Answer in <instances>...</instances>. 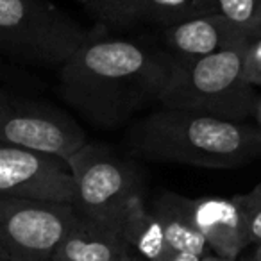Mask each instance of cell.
<instances>
[{
  "instance_id": "9c48e42d",
  "label": "cell",
  "mask_w": 261,
  "mask_h": 261,
  "mask_svg": "<svg viewBox=\"0 0 261 261\" xmlns=\"http://www.w3.org/2000/svg\"><path fill=\"white\" fill-rule=\"evenodd\" d=\"M249 41L250 38L242 29L224 16L211 13L163 29L160 45L175 61H192L229 48L245 47Z\"/></svg>"
},
{
  "instance_id": "cb8c5ba5",
  "label": "cell",
  "mask_w": 261,
  "mask_h": 261,
  "mask_svg": "<svg viewBox=\"0 0 261 261\" xmlns=\"http://www.w3.org/2000/svg\"><path fill=\"white\" fill-rule=\"evenodd\" d=\"M257 34H261V16H259V25H257Z\"/></svg>"
},
{
  "instance_id": "7402d4cb",
  "label": "cell",
  "mask_w": 261,
  "mask_h": 261,
  "mask_svg": "<svg viewBox=\"0 0 261 261\" xmlns=\"http://www.w3.org/2000/svg\"><path fill=\"white\" fill-rule=\"evenodd\" d=\"M202 261H234V259H225V257H218L215 254H207V256L202 257Z\"/></svg>"
},
{
  "instance_id": "9a60e30c",
  "label": "cell",
  "mask_w": 261,
  "mask_h": 261,
  "mask_svg": "<svg viewBox=\"0 0 261 261\" xmlns=\"http://www.w3.org/2000/svg\"><path fill=\"white\" fill-rule=\"evenodd\" d=\"M88 8L100 22L116 29L143 22V0H90Z\"/></svg>"
},
{
  "instance_id": "30bf717a",
  "label": "cell",
  "mask_w": 261,
  "mask_h": 261,
  "mask_svg": "<svg viewBox=\"0 0 261 261\" xmlns=\"http://www.w3.org/2000/svg\"><path fill=\"white\" fill-rule=\"evenodd\" d=\"M192 215L195 227L215 256L238 261L243 250L250 247L242 213L232 197L192 199Z\"/></svg>"
},
{
  "instance_id": "8992f818",
  "label": "cell",
  "mask_w": 261,
  "mask_h": 261,
  "mask_svg": "<svg viewBox=\"0 0 261 261\" xmlns=\"http://www.w3.org/2000/svg\"><path fill=\"white\" fill-rule=\"evenodd\" d=\"M73 116L36 98L0 90V143L68 160L86 143Z\"/></svg>"
},
{
  "instance_id": "ac0fdd59",
  "label": "cell",
  "mask_w": 261,
  "mask_h": 261,
  "mask_svg": "<svg viewBox=\"0 0 261 261\" xmlns=\"http://www.w3.org/2000/svg\"><path fill=\"white\" fill-rule=\"evenodd\" d=\"M243 79L250 86H261V34L247 43L243 52Z\"/></svg>"
},
{
  "instance_id": "8fae6325",
  "label": "cell",
  "mask_w": 261,
  "mask_h": 261,
  "mask_svg": "<svg viewBox=\"0 0 261 261\" xmlns=\"http://www.w3.org/2000/svg\"><path fill=\"white\" fill-rule=\"evenodd\" d=\"M127 254L118 231L77 213L50 261H120Z\"/></svg>"
},
{
  "instance_id": "3957f363",
  "label": "cell",
  "mask_w": 261,
  "mask_h": 261,
  "mask_svg": "<svg viewBox=\"0 0 261 261\" xmlns=\"http://www.w3.org/2000/svg\"><path fill=\"white\" fill-rule=\"evenodd\" d=\"M245 47L192 61L174 59L170 79L158 104L231 122H245L254 116L257 95L243 79Z\"/></svg>"
},
{
  "instance_id": "277c9868",
  "label": "cell",
  "mask_w": 261,
  "mask_h": 261,
  "mask_svg": "<svg viewBox=\"0 0 261 261\" xmlns=\"http://www.w3.org/2000/svg\"><path fill=\"white\" fill-rule=\"evenodd\" d=\"M90 38L45 0H0V48L15 61L61 66Z\"/></svg>"
},
{
  "instance_id": "5bb4252c",
  "label": "cell",
  "mask_w": 261,
  "mask_h": 261,
  "mask_svg": "<svg viewBox=\"0 0 261 261\" xmlns=\"http://www.w3.org/2000/svg\"><path fill=\"white\" fill-rule=\"evenodd\" d=\"M213 13V0H143V22L167 29Z\"/></svg>"
},
{
  "instance_id": "44dd1931",
  "label": "cell",
  "mask_w": 261,
  "mask_h": 261,
  "mask_svg": "<svg viewBox=\"0 0 261 261\" xmlns=\"http://www.w3.org/2000/svg\"><path fill=\"white\" fill-rule=\"evenodd\" d=\"M238 261H261V252H257V250H252V254L247 257H240Z\"/></svg>"
},
{
  "instance_id": "7a4b0ae2",
  "label": "cell",
  "mask_w": 261,
  "mask_h": 261,
  "mask_svg": "<svg viewBox=\"0 0 261 261\" xmlns=\"http://www.w3.org/2000/svg\"><path fill=\"white\" fill-rule=\"evenodd\" d=\"M123 142L130 156L217 170L261 158V130L256 125L165 106L130 123Z\"/></svg>"
},
{
  "instance_id": "7c38bea8",
  "label": "cell",
  "mask_w": 261,
  "mask_h": 261,
  "mask_svg": "<svg viewBox=\"0 0 261 261\" xmlns=\"http://www.w3.org/2000/svg\"><path fill=\"white\" fill-rule=\"evenodd\" d=\"M150 211L160 220L170 250L197 254L200 257L211 254L193 222L192 199L174 192H163L154 199Z\"/></svg>"
},
{
  "instance_id": "d6986e66",
  "label": "cell",
  "mask_w": 261,
  "mask_h": 261,
  "mask_svg": "<svg viewBox=\"0 0 261 261\" xmlns=\"http://www.w3.org/2000/svg\"><path fill=\"white\" fill-rule=\"evenodd\" d=\"M163 261H202V257L197 256V254H190V252H174L170 250L168 256Z\"/></svg>"
},
{
  "instance_id": "52a82bcc",
  "label": "cell",
  "mask_w": 261,
  "mask_h": 261,
  "mask_svg": "<svg viewBox=\"0 0 261 261\" xmlns=\"http://www.w3.org/2000/svg\"><path fill=\"white\" fill-rule=\"evenodd\" d=\"M75 215L72 204L0 197V261H50Z\"/></svg>"
},
{
  "instance_id": "603a6c76",
  "label": "cell",
  "mask_w": 261,
  "mask_h": 261,
  "mask_svg": "<svg viewBox=\"0 0 261 261\" xmlns=\"http://www.w3.org/2000/svg\"><path fill=\"white\" fill-rule=\"evenodd\" d=\"M120 261H142V259H140V257H136L135 254H127V256H123Z\"/></svg>"
},
{
  "instance_id": "2e32d148",
  "label": "cell",
  "mask_w": 261,
  "mask_h": 261,
  "mask_svg": "<svg viewBox=\"0 0 261 261\" xmlns=\"http://www.w3.org/2000/svg\"><path fill=\"white\" fill-rule=\"evenodd\" d=\"M213 13L242 29L250 40L259 36L257 25L261 16V0H213Z\"/></svg>"
},
{
  "instance_id": "484cf974",
  "label": "cell",
  "mask_w": 261,
  "mask_h": 261,
  "mask_svg": "<svg viewBox=\"0 0 261 261\" xmlns=\"http://www.w3.org/2000/svg\"><path fill=\"white\" fill-rule=\"evenodd\" d=\"M254 250H257V252H261V249H254Z\"/></svg>"
},
{
  "instance_id": "5b68a950",
  "label": "cell",
  "mask_w": 261,
  "mask_h": 261,
  "mask_svg": "<svg viewBox=\"0 0 261 261\" xmlns=\"http://www.w3.org/2000/svg\"><path fill=\"white\" fill-rule=\"evenodd\" d=\"M66 163L75 182L77 213L118 231L127 204L133 197L143 195L138 167L109 147L90 142Z\"/></svg>"
},
{
  "instance_id": "d4e9b609",
  "label": "cell",
  "mask_w": 261,
  "mask_h": 261,
  "mask_svg": "<svg viewBox=\"0 0 261 261\" xmlns=\"http://www.w3.org/2000/svg\"><path fill=\"white\" fill-rule=\"evenodd\" d=\"M81 2H83L84 6H88V4H90V0H81Z\"/></svg>"
},
{
  "instance_id": "6da1fadb",
  "label": "cell",
  "mask_w": 261,
  "mask_h": 261,
  "mask_svg": "<svg viewBox=\"0 0 261 261\" xmlns=\"http://www.w3.org/2000/svg\"><path fill=\"white\" fill-rule=\"evenodd\" d=\"M172 68L161 45L91 36L59 66V91L91 125L111 130L160 102Z\"/></svg>"
},
{
  "instance_id": "4fadbf2b",
  "label": "cell",
  "mask_w": 261,
  "mask_h": 261,
  "mask_svg": "<svg viewBox=\"0 0 261 261\" xmlns=\"http://www.w3.org/2000/svg\"><path fill=\"white\" fill-rule=\"evenodd\" d=\"M118 234L130 250L142 261H163L170 249L156 215L145 206L143 195H136L127 204L125 213L118 225Z\"/></svg>"
},
{
  "instance_id": "e0dca14e",
  "label": "cell",
  "mask_w": 261,
  "mask_h": 261,
  "mask_svg": "<svg viewBox=\"0 0 261 261\" xmlns=\"http://www.w3.org/2000/svg\"><path fill=\"white\" fill-rule=\"evenodd\" d=\"M245 224L247 238L254 249H261V181L250 192L232 197Z\"/></svg>"
},
{
  "instance_id": "ffe728a7",
  "label": "cell",
  "mask_w": 261,
  "mask_h": 261,
  "mask_svg": "<svg viewBox=\"0 0 261 261\" xmlns=\"http://www.w3.org/2000/svg\"><path fill=\"white\" fill-rule=\"evenodd\" d=\"M257 120V129L261 130V97H257V104H256V113H254Z\"/></svg>"
},
{
  "instance_id": "ba28073f",
  "label": "cell",
  "mask_w": 261,
  "mask_h": 261,
  "mask_svg": "<svg viewBox=\"0 0 261 261\" xmlns=\"http://www.w3.org/2000/svg\"><path fill=\"white\" fill-rule=\"evenodd\" d=\"M0 197L73 206L75 182L61 158L0 143Z\"/></svg>"
}]
</instances>
